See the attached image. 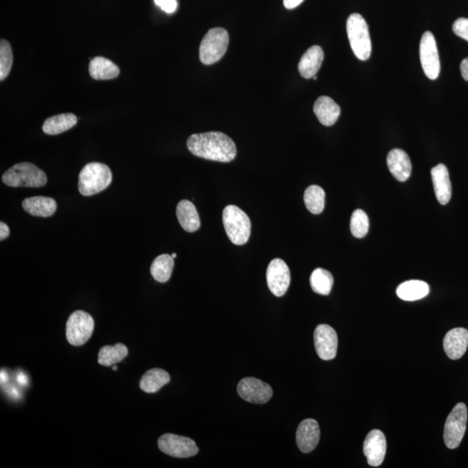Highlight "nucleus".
Wrapping results in <instances>:
<instances>
[{
  "label": "nucleus",
  "mask_w": 468,
  "mask_h": 468,
  "mask_svg": "<svg viewBox=\"0 0 468 468\" xmlns=\"http://www.w3.org/2000/svg\"><path fill=\"white\" fill-rule=\"evenodd\" d=\"M467 423V409L464 403L456 404L447 416L444 427V442L450 449H456L460 446L466 432Z\"/></svg>",
  "instance_id": "obj_8"
},
{
  "label": "nucleus",
  "mask_w": 468,
  "mask_h": 468,
  "mask_svg": "<svg viewBox=\"0 0 468 468\" xmlns=\"http://www.w3.org/2000/svg\"><path fill=\"white\" fill-rule=\"evenodd\" d=\"M187 145L188 150L194 156L220 163H230L237 154L234 141L221 132L192 134Z\"/></svg>",
  "instance_id": "obj_1"
},
{
  "label": "nucleus",
  "mask_w": 468,
  "mask_h": 468,
  "mask_svg": "<svg viewBox=\"0 0 468 468\" xmlns=\"http://www.w3.org/2000/svg\"><path fill=\"white\" fill-rule=\"evenodd\" d=\"M420 59L425 75L436 80L440 75V62L437 43L432 32H426L420 43Z\"/></svg>",
  "instance_id": "obj_9"
},
{
  "label": "nucleus",
  "mask_w": 468,
  "mask_h": 468,
  "mask_svg": "<svg viewBox=\"0 0 468 468\" xmlns=\"http://www.w3.org/2000/svg\"><path fill=\"white\" fill-rule=\"evenodd\" d=\"M8 376L6 375V372H4V370H2V372H1V382H2V383L8 382Z\"/></svg>",
  "instance_id": "obj_38"
},
{
  "label": "nucleus",
  "mask_w": 468,
  "mask_h": 468,
  "mask_svg": "<svg viewBox=\"0 0 468 468\" xmlns=\"http://www.w3.org/2000/svg\"><path fill=\"white\" fill-rule=\"evenodd\" d=\"M10 235V229L8 225L4 222H0V241H4L8 238Z\"/></svg>",
  "instance_id": "obj_35"
},
{
  "label": "nucleus",
  "mask_w": 468,
  "mask_h": 468,
  "mask_svg": "<svg viewBox=\"0 0 468 468\" xmlns=\"http://www.w3.org/2000/svg\"><path fill=\"white\" fill-rule=\"evenodd\" d=\"M304 0H284V6L286 9L292 10L298 8Z\"/></svg>",
  "instance_id": "obj_36"
},
{
  "label": "nucleus",
  "mask_w": 468,
  "mask_h": 468,
  "mask_svg": "<svg viewBox=\"0 0 468 468\" xmlns=\"http://www.w3.org/2000/svg\"><path fill=\"white\" fill-rule=\"evenodd\" d=\"M434 193L440 204L447 205L452 197V185L449 173L444 164H439L431 170Z\"/></svg>",
  "instance_id": "obj_17"
},
{
  "label": "nucleus",
  "mask_w": 468,
  "mask_h": 468,
  "mask_svg": "<svg viewBox=\"0 0 468 468\" xmlns=\"http://www.w3.org/2000/svg\"><path fill=\"white\" fill-rule=\"evenodd\" d=\"M320 439V429L318 422L313 419H306L299 424L296 440L301 452H312L318 446Z\"/></svg>",
  "instance_id": "obj_15"
},
{
  "label": "nucleus",
  "mask_w": 468,
  "mask_h": 468,
  "mask_svg": "<svg viewBox=\"0 0 468 468\" xmlns=\"http://www.w3.org/2000/svg\"><path fill=\"white\" fill-rule=\"evenodd\" d=\"M444 350L450 359L458 360L464 356L468 347V331L454 328L447 333L443 340Z\"/></svg>",
  "instance_id": "obj_16"
},
{
  "label": "nucleus",
  "mask_w": 468,
  "mask_h": 468,
  "mask_svg": "<svg viewBox=\"0 0 468 468\" xmlns=\"http://www.w3.org/2000/svg\"><path fill=\"white\" fill-rule=\"evenodd\" d=\"M429 294V286L426 282L409 281L403 283L396 289V294L404 301H420Z\"/></svg>",
  "instance_id": "obj_26"
},
{
  "label": "nucleus",
  "mask_w": 468,
  "mask_h": 468,
  "mask_svg": "<svg viewBox=\"0 0 468 468\" xmlns=\"http://www.w3.org/2000/svg\"><path fill=\"white\" fill-rule=\"evenodd\" d=\"M158 447L161 452L174 458H190L199 452L194 440L174 434L161 436L158 440Z\"/></svg>",
  "instance_id": "obj_10"
},
{
  "label": "nucleus",
  "mask_w": 468,
  "mask_h": 468,
  "mask_svg": "<svg viewBox=\"0 0 468 468\" xmlns=\"http://www.w3.org/2000/svg\"><path fill=\"white\" fill-rule=\"evenodd\" d=\"M325 53L321 47L313 45L302 56L298 63V72L305 79H312L321 68Z\"/></svg>",
  "instance_id": "obj_19"
},
{
  "label": "nucleus",
  "mask_w": 468,
  "mask_h": 468,
  "mask_svg": "<svg viewBox=\"0 0 468 468\" xmlns=\"http://www.w3.org/2000/svg\"><path fill=\"white\" fill-rule=\"evenodd\" d=\"M2 181L12 187H41L47 183V176L45 172L34 164L21 163L5 172Z\"/></svg>",
  "instance_id": "obj_4"
},
{
  "label": "nucleus",
  "mask_w": 468,
  "mask_h": 468,
  "mask_svg": "<svg viewBox=\"0 0 468 468\" xmlns=\"http://www.w3.org/2000/svg\"><path fill=\"white\" fill-rule=\"evenodd\" d=\"M453 31L458 37L468 41V19H458L454 23Z\"/></svg>",
  "instance_id": "obj_33"
},
{
  "label": "nucleus",
  "mask_w": 468,
  "mask_h": 468,
  "mask_svg": "<svg viewBox=\"0 0 468 468\" xmlns=\"http://www.w3.org/2000/svg\"><path fill=\"white\" fill-rule=\"evenodd\" d=\"M229 34L223 28L210 30L201 43L200 59L206 65L220 61L227 52Z\"/></svg>",
  "instance_id": "obj_6"
},
{
  "label": "nucleus",
  "mask_w": 468,
  "mask_h": 468,
  "mask_svg": "<svg viewBox=\"0 0 468 468\" xmlns=\"http://www.w3.org/2000/svg\"><path fill=\"white\" fill-rule=\"evenodd\" d=\"M176 215L181 227L187 232H194L201 227L200 216L194 205L191 201L183 200L176 207Z\"/></svg>",
  "instance_id": "obj_22"
},
{
  "label": "nucleus",
  "mask_w": 468,
  "mask_h": 468,
  "mask_svg": "<svg viewBox=\"0 0 468 468\" xmlns=\"http://www.w3.org/2000/svg\"><path fill=\"white\" fill-rule=\"evenodd\" d=\"M77 123V117L72 113L57 114L45 121L43 131L50 136H55L72 129Z\"/></svg>",
  "instance_id": "obj_24"
},
{
  "label": "nucleus",
  "mask_w": 468,
  "mask_h": 468,
  "mask_svg": "<svg viewBox=\"0 0 468 468\" xmlns=\"http://www.w3.org/2000/svg\"><path fill=\"white\" fill-rule=\"evenodd\" d=\"M312 79H314V80H316V79H318V77H316V76L313 77Z\"/></svg>",
  "instance_id": "obj_42"
},
{
  "label": "nucleus",
  "mask_w": 468,
  "mask_h": 468,
  "mask_svg": "<svg viewBox=\"0 0 468 468\" xmlns=\"http://www.w3.org/2000/svg\"><path fill=\"white\" fill-rule=\"evenodd\" d=\"M22 206L27 213L37 217H50L57 211V204L52 198L35 196L23 200Z\"/></svg>",
  "instance_id": "obj_21"
},
{
  "label": "nucleus",
  "mask_w": 468,
  "mask_h": 468,
  "mask_svg": "<svg viewBox=\"0 0 468 468\" xmlns=\"http://www.w3.org/2000/svg\"><path fill=\"white\" fill-rule=\"evenodd\" d=\"M112 369L114 370V372H116V370L119 369V368H117V366L113 365Z\"/></svg>",
  "instance_id": "obj_40"
},
{
  "label": "nucleus",
  "mask_w": 468,
  "mask_h": 468,
  "mask_svg": "<svg viewBox=\"0 0 468 468\" xmlns=\"http://www.w3.org/2000/svg\"><path fill=\"white\" fill-rule=\"evenodd\" d=\"M223 224L225 232L232 243L242 245L250 238L251 221L240 207L229 205L223 211Z\"/></svg>",
  "instance_id": "obj_5"
},
{
  "label": "nucleus",
  "mask_w": 468,
  "mask_h": 468,
  "mask_svg": "<svg viewBox=\"0 0 468 468\" xmlns=\"http://www.w3.org/2000/svg\"><path fill=\"white\" fill-rule=\"evenodd\" d=\"M129 355V349L123 343H116L114 346H103L99 350V365L110 367L122 362Z\"/></svg>",
  "instance_id": "obj_28"
},
{
  "label": "nucleus",
  "mask_w": 468,
  "mask_h": 468,
  "mask_svg": "<svg viewBox=\"0 0 468 468\" xmlns=\"http://www.w3.org/2000/svg\"><path fill=\"white\" fill-rule=\"evenodd\" d=\"M112 181V172L107 165L92 163L85 165L79 174V190L83 196L101 193Z\"/></svg>",
  "instance_id": "obj_2"
},
{
  "label": "nucleus",
  "mask_w": 468,
  "mask_h": 468,
  "mask_svg": "<svg viewBox=\"0 0 468 468\" xmlns=\"http://www.w3.org/2000/svg\"><path fill=\"white\" fill-rule=\"evenodd\" d=\"M94 328L92 315L83 311L74 312L66 324L67 340L73 346H82L92 338Z\"/></svg>",
  "instance_id": "obj_7"
},
{
  "label": "nucleus",
  "mask_w": 468,
  "mask_h": 468,
  "mask_svg": "<svg viewBox=\"0 0 468 468\" xmlns=\"http://www.w3.org/2000/svg\"><path fill=\"white\" fill-rule=\"evenodd\" d=\"M312 289L316 294L327 296L331 294L334 278L331 272L323 268H316L312 272L311 278Z\"/></svg>",
  "instance_id": "obj_29"
},
{
  "label": "nucleus",
  "mask_w": 468,
  "mask_h": 468,
  "mask_svg": "<svg viewBox=\"0 0 468 468\" xmlns=\"http://www.w3.org/2000/svg\"><path fill=\"white\" fill-rule=\"evenodd\" d=\"M269 289L276 297L286 294L291 283V274L288 265L281 258H275L269 264L267 271Z\"/></svg>",
  "instance_id": "obj_11"
},
{
  "label": "nucleus",
  "mask_w": 468,
  "mask_h": 468,
  "mask_svg": "<svg viewBox=\"0 0 468 468\" xmlns=\"http://www.w3.org/2000/svg\"><path fill=\"white\" fill-rule=\"evenodd\" d=\"M369 227V217L365 212L361 210L353 212L352 218H350V231L353 236L358 238L365 237L368 234Z\"/></svg>",
  "instance_id": "obj_31"
},
{
  "label": "nucleus",
  "mask_w": 468,
  "mask_h": 468,
  "mask_svg": "<svg viewBox=\"0 0 468 468\" xmlns=\"http://www.w3.org/2000/svg\"><path fill=\"white\" fill-rule=\"evenodd\" d=\"M460 72L461 76L463 79L468 82V57L467 59H463V61L460 63Z\"/></svg>",
  "instance_id": "obj_37"
},
{
  "label": "nucleus",
  "mask_w": 468,
  "mask_h": 468,
  "mask_svg": "<svg viewBox=\"0 0 468 468\" xmlns=\"http://www.w3.org/2000/svg\"><path fill=\"white\" fill-rule=\"evenodd\" d=\"M316 354L319 358L329 361L336 358L338 352V338L334 329L327 325H320L314 332Z\"/></svg>",
  "instance_id": "obj_13"
},
{
  "label": "nucleus",
  "mask_w": 468,
  "mask_h": 468,
  "mask_svg": "<svg viewBox=\"0 0 468 468\" xmlns=\"http://www.w3.org/2000/svg\"><path fill=\"white\" fill-rule=\"evenodd\" d=\"M387 442L385 434L381 430L370 431L363 444V453L369 466L379 467L386 456Z\"/></svg>",
  "instance_id": "obj_14"
},
{
  "label": "nucleus",
  "mask_w": 468,
  "mask_h": 468,
  "mask_svg": "<svg viewBox=\"0 0 468 468\" xmlns=\"http://www.w3.org/2000/svg\"><path fill=\"white\" fill-rule=\"evenodd\" d=\"M171 256H172V257H173L174 258H176V256H177V255H176V254H172Z\"/></svg>",
  "instance_id": "obj_41"
},
{
  "label": "nucleus",
  "mask_w": 468,
  "mask_h": 468,
  "mask_svg": "<svg viewBox=\"0 0 468 468\" xmlns=\"http://www.w3.org/2000/svg\"><path fill=\"white\" fill-rule=\"evenodd\" d=\"M170 382V374L161 369H152L141 377L140 388L146 393H156Z\"/></svg>",
  "instance_id": "obj_25"
},
{
  "label": "nucleus",
  "mask_w": 468,
  "mask_h": 468,
  "mask_svg": "<svg viewBox=\"0 0 468 468\" xmlns=\"http://www.w3.org/2000/svg\"><path fill=\"white\" fill-rule=\"evenodd\" d=\"M13 63L12 46L8 41H0V80L4 81L11 72Z\"/></svg>",
  "instance_id": "obj_32"
},
{
  "label": "nucleus",
  "mask_w": 468,
  "mask_h": 468,
  "mask_svg": "<svg viewBox=\"0 0 468 468\" xmlns=\"http://www.w3.org/2000/svg\"><path fill=\"white\" fill-rule=\"evenodd\" d=\"M387 164L397 181H406L411 174V161L405 151L399 149L390 151L387 156Z\"/></svg>",
  "instance_id": "obj_18"
},
{
  "label": "nucleus",
  "mask_w": 468,
  "mask_h": 468,
  "mask_svg": "<svg viewBox=\"0 0 468 468\" xmlns=\"http://www.w3.org/2000/svg\"><path fill=\"white\" fill-rule=\"evenodd\" d=\"M89 72L90 77L95 80H110L119 76L120 69L110 59L96 57L90 60Z\"/></svg>",
  "instance_id": "obj_23"
},
{
  "label": "nucleus",
  "mask_w": 468,
  "mask_h": 468,
  "mask_svg": "<svg viewBox=\"0 0 468 468\" xmlns=\"http://www.w3.org/2000/svg\"><path fill=\"white\" fill-rule=\"evenodd\" d=\"M18 379H19V383H21V385H26L27 380H26V377L25 376H23V374H21V375L19 376Z\"/></svg>",
  "instance_id": "obj_39"
},
{
  "label": "nucleus",
  "mask_w": 468,
  "mask_h": 468,
  "mask_svg": "<svg viewBox=\"0 0 468 468\" xmlns=\"http://www.w3.org/2000/svg\"><path fill=\"white\" fill-rule=\"evenodd\" d=\"M313 110L319 122L325 126L334 125L341 114L338 104L331 97L323 96L316 99Z\"/></svg>",
  "instance_id": "obj_20"
},
{
  "label": "nucleus",
  "mask_w": 468,
  "mask_h": 468,
  "mask_svg": "<svg viewBox=\"0 0 468 468\" xmlns=\"http://www.w3.org/2000/svg\"><path fill=\"white\" fill-rule=\"evenodd\" d=\"M174 258L170 254H161L151 265L150 272L154 281L166 283L171 278L174 267Z\"/></svg>",
  "instance_id": "obj_27"
},
{
  "label": "nucleus",
  "mask_w": 468,
  "mask_h": 468,
  "mask_svg": "<svg viewBox=\"0 0 468 468\" xmlns=\"http://www.w3.org/2000/svg\"><path fill=\"white\" fill-rule=\"evenodd\" d=\"M304 201L306 208L313 214H321L325 210V193L316 185L309 186L305 192Z\"/></svg>",
  "instance_id": "obj_30"
},
{
  "label": "nucleus",
  "mask_w": 468,
  "mask_h": 468,
  "mask_svg": "<svg viewBox=\"0 0 468 468\" xmlns=\"http://www.w3.org/2000/svg\"><path fill=\"white\" fill-rule=\"evenodd\" d=\"M238 393L242 399L248 403L264 404L272 398V389L267 383L254 377L242 379L238 385Z\"/></svg>",
  "instance_id": "obj_12"
},
{
  "label": "nucleus",
  "mask_w": 468,
  "mask_h": 468,
  "mask_svg": "<svg viewBox=\"0 0 468 468\" xmlns=\"http://www.w3.org/2000/svg\"><path fill=\"white\" fill-rule=\"evenodd\" d=\"M154 2H156L158 6H160L163 11L168 13V14L176 11L178 8L176 0H154Z\"/></svg>",
  "instance_id": "obj_34"
},
{
  "label": "nucleus",
  "mask_w": 468,
  "mask_h": 468,
  "mask_svg": "<svg viewBox=\"0 0 468 468\" xmlns=\"http://www.w3.org/2000/svg\"><path fill=\"white\" fill-rule=\"evenodd\" d=\"M347 34L355 56L365 61L372 55V45L368 23L362 15L353 13L347 20Z\"/></svg>",
  "instance_id": "obj_3"
}]
</instances>
